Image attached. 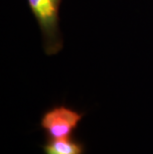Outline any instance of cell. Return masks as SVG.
Instances as JSON below:
<instances>
[{
  "label": "cell",
  "instance_id": "cell-3",
  "mask_svg": "<svg viewBox=\"0 0 153 154\" xmlns=\"http://www.w3.org/2000/svg\"><path fill=\"white\" fill-rule=\"evenodd\" d=\"M42 149L44 154H86L87 152L84 142L73 136L59 139L47 138Z\"/></svg>",
  "mask_w": 153,
  "mask_h": 154
},
{
  "label": "cell",
  "instance_id": "cell-2",
  "mask_svg": "<svg viewBox=\"0 0 153 154\" xmlns=\"http://www.w3.org/2000/svg\"><path fill=\"white\" fill-rule=\"evenodd\" d=\"M84 116V112L65 104H57L44 111L40 127L46 133L47 138H67L73 136Z\"/></svg>",
  "mask_w": 153,
  "mask_h": 154
},
{
  "label": "cell",
  "instance_id": "cell-1",
  "mask_svg": "<svg viewBox=\"0 0 153 154\" xmlns=\"http://www.w3.org/2000/svg\"><path fill=\"white\" fill-rule=\"evenodd\" d=\"M27 2L40 28L45 54H58L64 45L60 28L62 0H27Z\"/></svg>",
  "mask_w": 153,
  "mask_h": 154
}]
</instances>
